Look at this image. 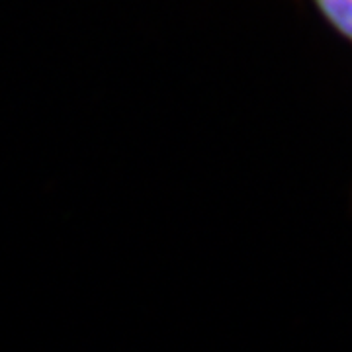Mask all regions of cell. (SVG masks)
Returning <instances> with one entry per match:
<instances>
[{
    "label": "cell",
    "mask_w": 352,
    "mask_h": 352,
    "mask_svg": "<svg viewBox=\"0 0 352 352\" xmlns=\"http://www.w3.org/2000/svg\"><path fill=\"white\" fill-rule=\"evenodd\" d=\"M314 4L335 32L352 43V0H314Z\"/></svg>",
    "instance_id": "cell-1"
}]
</instances>
